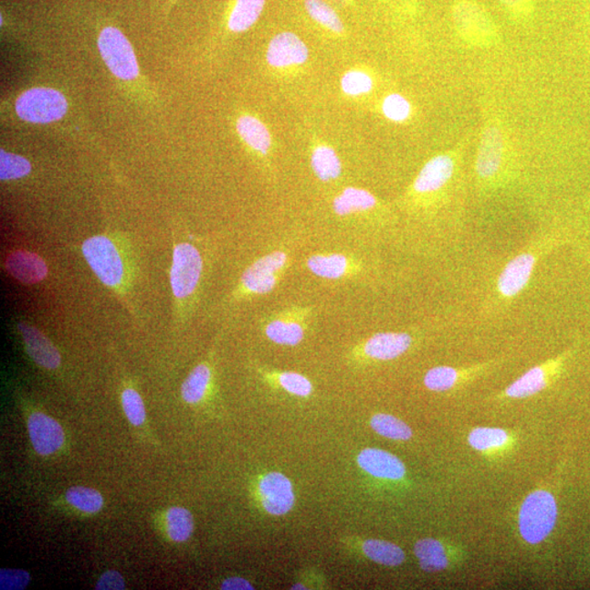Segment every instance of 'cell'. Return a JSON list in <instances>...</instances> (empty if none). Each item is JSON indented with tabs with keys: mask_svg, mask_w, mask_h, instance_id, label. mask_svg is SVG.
Listing matches in <instances>:
<instances>
[{
	"mask_svg": "<svg viewBox=\"0 0 590 590\" xmlns=\"http://www.w3.org/2000/svg\"><path fill=\"white\" fill-rule=\"evenodd\" d=\"M544 249L543 239L530 245L505 265L499 275L497 294L500 302L511 303L530 285Z\"/></svg>",
	"mask_w": 590,
	"mask_h": 590,
	"instance_id": "3",
	"label": "cell"
},
{
	"mask_svg": "<svg viewBox=\"0 0 590 590\" xmlns=\"http://www.w3.org/2000/svg\"><path fill=\"white\" fill-rule=\"evenodd\" d=\"M413 344L414 337L408 332H378L367 339L363 352L372 360L392 361L407 353Z\"/></svg>",
	"mask_w": 590,
	"mask_h": 590,
	"instance_id": "19",
	"label": "cell"
},
{
	"mask_svg": "<svg viewBox=\"0 0 590 590\" xmlns=\"http://www.w3.org/2000/svg\"><path fill=\"white\" fill-rule=\"evenodd\" d=\"M121 406L127 419L132 426L141 427L146 420V408H144L143 400L133 388H125L121 393Z\"/></svg>",
	"mask_w": 590,
	"mask_h": 590,
	"instance_id": "35",
	"label": "cell"
},
{
	"mask_svg": "<svg viewBox=\"0 0 590 590\" xmlns=\"http://www.w3.org/2000/svg\"><path fill=\"white\" fill-rule=\"evenodd\" d=\"M203 271V258L191 243H178L174 249L170 281L178 303L185 302L196 291Z\"/></svg>",
	"mask_w": 590,
	"mask_h": 590,
	"instance_id": "7",
	"label": "cell"
},
{
	"mask_svg": "<svg viewBox=\"0 0 590 590\" xmlns=\"http://www.w3.org/2000/svg\"><path fill=\"white\" fill-rule=\"evenodd\" d=\"M280 386L289 394L298 397H308L313 393V385L302 374L294 372H285L278 375Z\"/></svg>",
	"mask_w": 590,
	"mask_h": 590,
	"instance_id": "36",
	"label": "cell"
},
{
	"mask_svg": "<svg viewBox=\"0 0 590 590\" xmlns=\"http://www.w3.org/2000/svg\"><path fill=\"white\" fill-rule=\"evenodd\" d=\"M66 500L71 506L87 514H96L104 505L102 494L96 489L72 487L66 492Z\"/></svg>",
	"mask_w": 590,
	"mask_h": 590,
	"instance_id": "32",
	"label": "cell"
},
{
	"mask_svg": "<svg viewBox=\"0 0 590 590\" xmlns=\"http://www.w3.org/2000/svg\"><path fill=\"white\" fill-rule=\"evenodd\" d=\"M259 499L267 513L282 516L293 509L295 495L289 478L280 472L267 473L259 481Z\"/></svg>",
	"mask_w": 590,
	"mask_h": 590,
	"instance_id": "12",
	"label": "cell"
},
{
	"mask_svg": "<svg viewBox=\"0 0 590 590\" xmlns=\"http://www.w3.org/2000/svg\"><path fill=\"white\" fill-rule=\"evenodd\" d=\"M31 576L22 570L0 571V588L5 590H21L29 585Z\"/></svg>",
	"mask_w": 590,
	"mask_h": 590,
	"instance_id": "39",
	"label": "cell"
},
{
	"mask_svg": "<svg viewBox=\"0 0 590 590\" xmlns=\"http://www.w3.org/2000/svg\"><path fill=\"white\" fill-rule=\"evenodd\" d=\"M68 111L63 93L52 88H32L22 93L16 102V112L22 121L33 124H48L59 121Z\"/></svg>",
	"mask_w": 590,
	"mask_h": 590,
	"instance_id": "4",
	"label": "cell"
},
{
	"mask_svg": "<svg viewBox=\"0 0 590 590\" xmlns=\"http://www.w3.org/2000/svg\"><path fill=\"white\" fill-rule=\"evenodd\" d=\"M362 550L367 558L384 566L396 567L406 560L404 550L386 540L367 539L362 543Z\"/></svg>",
	"mask_w": 590,
	"mask_h": 590,
	"instance_id": "24",
	"label": "cell"
},
{
	"mask_svg": "<svg viewBox=\"0 0 590 590\" xmlns=\"http://www.w3.org/2000/svg\"><path fill=\"white\" fill-rule=\"evenodd\" d=\"M559 510L555 497L547 489H537L522 500L517 526L520 536L531 545L542 544L553 532Z\"/></svg>",
	"mask_w": 590,
	"mask_h": 590,
	"instance_id": "1",
	"label": "cell"
},
{
	"mask_svg": "<svg viewBox=\"0 0 590 590\" xmlns=\"http://www.w3.org/2000/svg\"><path fill=\"white\" fill-rule=\"evenodd\" d=\"M211 382V370L208 364L202 363L195 367L183 383L182 397L187 404L196 405L205 398Z\"/></svg>",
	"mask_w": 590,
	"mask_h": 590,
	"instance_id": "27",
	"label": "cell"
},
{
	"mask_svg": "<svg viewBox=\"0 0 590 590\" xmlns=\"http://www.w3.org/2000/svg\"><path fill=\"white\" fill-rule=\"evenodd\" d=\"M383 113L388 120L404 121L409 118L411 107L407 100L400 94H391L383 102Z\"/></svg>",
	"mask_w": 590,
	"mask_h": 590,
	"instance_id": "38",
	"label": "cell"
},
{
	"mask_svg": "<svg viewBox=\"0 0 590 590\" xmlns=\"http://www.w3.org/2000/svg\"><path fill=\"white\" fill-rule=\"evenodd\" d=\"M27 431L33 448L41 456L58 453L65 443V432L58 421L43 413H33L27 419Z\"/></svg>",
	"mask_w": 590,
	"mask_h": 590,
	"instance_id": "14",
	"label": "cell"
},
{
	"mask_svg": "<svg viewBox=\"0 0 590 590\" xmlns=\"http://www.w3.org/2000/svg\"><path fill=\"white\" fill-rule=\"evenodd\" d=\"M221 589L225 590H252V584L242 577H230L222 583Z\"/></svg>",
	"mask_w": 590,
	"mask_h": 590,
	"instance_id": "42",
	"label": "cell"
},
{
	"mask_svg": "<svg viewBox=\"0 0 590 590\" xmlns=\"http://www.w3.org/2000/svg\"><path fill=\"white\" fill-rule=\"evenodd\" d=\"M376 198L365 189L349 187L333 200V210L338 216H348L375 207Z\"/></svg>",
	"mask_w": 590,
	"mask_h": 590,
	"instance_id": "25",
	"label": "cell"
},
{
	"mask_svg": "<svg viewBox=\"0 0 590 590\" xmlns=\"http://www.w3.org/2000/svg\"><path fill=\"white\" fill-rule=\"evenodd\" d=\"M342 87V90L349 96L356 97L369 93L373 88V81L365 72L353 70L343 76Z\"/></svg>",
	"mask_w": 590,
	"mask_h": 590,
	"instance_id": "37",
	"label": "cell"
},
{
	"mask_svg": "<svg viewBox=\"0 0 590 590\" xmlns=\"http://www.w3.org/2000/svg\"><path fill=\"white\" fill-rule=\"evenodd\" d=\"M358 464L370 476L388 481H402L407 469L397 456L378 448H365L358 456Z\"/></svg>",
	"mask_w": 590,
	"mask_h": 590,
	"instance_id": "15",
	"label": "cell"
},
{
	"mask_svg": "<svg viewBox=\"0 0 590 590\" xmlns=\"http://www.w3.org/2000/svg\"><path fill=\"white\" fill-rule=\"evenodd\" d=\"M18 331L24 339L27 354L37 365L47 370H57L60 366L61 356L58 349L40 330L21 321Z\"/></svg>",
	"mask_w": 590,
	"mask_h": 590,
	"instance_id": "17",
	"label": "cell"
},
{
	"mask_svg": "<svg viewBox=\"0 0 590 590\" xmlns=\"http://www.w3.org/2000/svg\"><path fill=\"white\" fill-rule=\"evenodd\" d=\"M415 555L423 571L437 573L463 564L467 550L463 544L448 540L425 538L415 544Z\"/></svg>",
	"mask_w": 590,
	"mask_h": 590,
	"instance_id": "9",
	"label": "cell"
},
{
	"mask_svg": "<svg viewBox=\"0 0 590 590\" xmlns=\"http://www.w3.org/2000/svg\"><path fill=\"white\" fill-rule=\"evenodd\" d=\"M371 427L378 436L393 441H409L414 433L411 427L392 415L377 414L372 416Z\"/></svg>",
	"mask_w": 590,
	"mask_h": 590,
	"instance_id": "30",
	"label": "cell"
},
{
	"mask_svg": "<svg viewBox=\"0 0 590 590\" xmlns=\"http://www.w3.org/2000/svg\"><path fill=\"white\" fill-rule=\"evenodd\" d=\"M266 58L270 66L285 68L304 64L309 58V49L299 37L283 32L272 38Z\"/></svg>",
	"mask_w": 590,
	"mask_h": 590,
	"instance_id": "18",
	"label": "cell"
},
{
	"mask_svg": "<svg viewBox=\"0 0 590 590\" xmlns=\"http://www.w3.org/2000/svg\"><path fill=\"white\" fill-rule=\"evenodd\" d=\"M266 336L280 346L294 347L302 342L305 330L299 321L291 319H277L266 326Z\"/></svg>",
	"mask_w": 590,
	"mask_h": 590,
	"instance_id": "26",
	"label": "cell"
},
{
	"mask_svg": "<svg viewBox=\"0 0 590 590\" xmlns=\"http://www.w3.org/2000/svg\"><path fill=\"white\" fill-rule=\"evenodd\" d=\"M469 447L489 459H498L516 447L519 437L514 432L500 427H479L467 437Z\"/></svg>",
	"mask_w": 590,
	"mask_h": 590,
	"instance_id": "13",
	"label": "cell"
},
{
	"mask_svg": "<svg viewBox=\"0 0 590 590\" xmlns=\"http://www.w3.org/2000/svg\"><path fill=\"white\" fill-rule=\"evenodd\" d=\"M5 269L14 279L26 286L37 285L48 274L47 265L41 256L26 249L8 255Z\"/></svg>",
	"mask_w": 590,
	"mask_h": 590,
	"instance_id": "16",
	"label": "cell"
},
{
	"mask_svg": "<svg viewBox=\"0 0 590 590\" xmlns=\"http://www.w3.org/2000/svg\"><path fill=\"white\" fill-rule=\"evenodd\" d=\"M288 255L281 250L272 252L256 260L241 277V287L245 293L269 294L278 285L279 277L288 264Z\"/></svg>",
	"mask_w": 590,
	"mask_h": 590,
	"instance_id": "10",
	"label": "cell"
},
{
	"mask_svg": "<svg viewBox=\"0 0 590 590\" xmlns=\"http://www.w3.org/2000/svg\"><path fill=\"white\" fill-rule=\"evenodd\" d=\"M311 169L322 182L336 180L342 174V163L331 147L319 146L311 158Z\"/></svg>",
	"mask_w": 590,
	"mask_h": 590,
	"instance_id": "28",
	"label": "cell"
},
{
	"mask_svg": "<svg viewBox=\"0 0 590 590\" xmlns=\"http://www.w3.org/2000/svg\"><path fill=\"white\" fill-rule=\"evenodd\" d=\"M569 356L570 353L566 352L532 367L531 370H528L499 393L494 399L497 402H506V400H521L536 396L559 377Z\"/></svg>",
	"mask_w": 590,
	"mask_h": 590,
	"instance_id": "6",
	"label": "cell"
},
{
	"mask_svg": "<svg viewBox=\"0 0 590 590\" xmlns=\"http://www.w3.org/2000/svg\"><path fill=\"white\" fill-rule=\"evenodd\" d=\"M456 30L466 42L475 47H490L498 40V27L480 5L459 0L453 7Z\"/></svg>",
	"mask_w": 590,
	"mask_h": 590,
	"instance_id": "5",
	"label": "cell"
},
{
	"mask_svg": "<svg viewBox=\"0 0 590 590\" xmlns=\"http://www.w3.org/2000/svg\"><path fill=\"white\" fill-rule=\"evenodd\" d=\"M87 263L104 286L121 291L125 283V264L121 250L108 236H94L82 244Z\"/></svg>",
	"mask_w": 590,
	"mask_h": 590,
	"instance_id": "2",
	"label": "cell"
},
{
	"mask_svg": "<svg viewBox=\"0 0 590 590\" xmlns=\"http://www.w3.org/2000/svg\"><path fill=\"white\" fill-rule=\"evenodd\" d=\"M100 53L112 74L121 80H133L139 75L135 52L130 41L113 26L105 27L100 33Z\"/></svg>",
	"mask_w": 590,
	"mask_h": 590,
	"instance_id": "8",
	"label": "cell"
},
{
	"mask_svg": "<svg viewBox=\"0 0 590 590\" xmlns=\"http://www.w3.org/2000/svg\"><path fill=\"white\" fill-rule=\"evenodd\" d=\"M238 135L255 152L267 154L271 146V137L267 127L253 116L245 115L237 122Z\"/></svg>",
	"mask_w": 590,
	"mask_h": 590,
	"instance_id": "23",
	"label": "cell"
},
{
	"mask_svg": "<svg viewBox=\"0 0 590 590\" xmlns=\"http://www.w3.org/2000/svg\"><path fill=\"white\" fill-rule=\"evenodd\" d=\"M265 7V0H237L229 19L233 32H244L258 20Z\"/></svg>",
	"mask_w": 590,
	"mask_h": 590,
	"instance_id": "29",
	"label": "cell"
},
{
	"mask_svg": "<svg viewBox=\"0 0 590 590\" xmlns=\"http://www.w3.org/2000/svg\"><path fill=\"white\" fill-rule=\"evenodd\" d=\"M96 589L122 590L125 589V581L119 572L108 571L99 578Z\"/></svg>",
	"mask_w": 590,
	"mask_h": 590,
	"instance_id": "40",
	"label": "cell"
},
{
	"mask_svg": "<svg viewBox=\"0 0 590 590\" xmlns=\"http://www.w3.org/2000/svg\"><path fill=\"white\" fill-rule=\"evenodd\" d=\"M455 171L454 159L448 154L437 155L423 166L416 176L414 189L417 194H432L447 185Z\"/></svg>",
	"mask_w": 590,
	"mask_h": 590,
	"instance_id": "21",
	"label": "cell"
},
{
	"mask_svg": "<svg viewBox=\"0 0 590 590\" xmlns=\"http://www.w3.org/2000/svg\"><path fill=\"white\" fill-rule=\"evenodd\" d=\"M304 4L311 19L332 32L342 33L343 31L342 19L324 0H305Z\"/></svg>",
	"mask_w": 590,
	"mask_h": 590,
	"instance_id": "33",
	"label": "cell"
},
{
	"mask_svg": "<svg viewBox=\"0 0 590 590\" xmlns=\"http://www.w3.org/2000/svg\"><path fill=\"white\" fill-rule=\"evenodd\" d=\"M503 137L498 127L489 126L484 130L479 146L476 170L483 180L498 174L503 161Z\"/></svg>",
	"mask_w": 590,
	"mask_h": 590,
	"instance_id": "20",
	"label": "cell"
},
{
	"mask_svg": "<svg viewBox=\"0 0 590 590\" xmlns=\"http://www.w3.org/2000/svg\"><path fill=\"white\" fill-rule=\"evenodd\" d=\"M165 526L171 540L185 543L194 532L193 515L188 510L175 506L166 511Z\"/></svg>",
	"mask_w": 590,
	"mask_h": 590,
	"instance_id": "31",
	"label": "cell"
},
{
	"mask_svg": "<svg viewBox=\"0 0 590 590\" xmlns=\"http://www.w3.org/2000/svg\"><path fill=\"white\" fill-rule=\"evenodd\" d=\"M495 364V361L484 362L467 367L441 365L433 367L426 373L423 384L428 391L448 393L463 387L465 384L476 380Z\"/></svg>",
	"mask_w": 590,
	"mask_h": 590,
	"instance_id": "11",
	"label": "cell"
},
{
	"mask_svg": "<svg viewBox=\"0 0 590 590\" xmlns=\"http://www.w3.org/2000/svg\"><path fill=\"white\" fill-rule=\"evenodd\" d=\"M308 269L322 279L337 280L347 275L349 260L342 254L313 255L308 259Z\"/></svg>",
	"mask_w": 590,
	"mask_h": 590,
	"instance_id": "22",
	"label": "cell"
},
{
	"mask_svg": "<svg viewBox=\"0 0 590 590\" xmlns=\"http://www.w3.org/2000/svg\"><path fill=\"white\" fill-rule=\"evenodd\" d=\"M511 13L516 16H530L533 11L532 0H500Z\"/></svg>",
	"mask_w": 590,
	"mask_h": 590,
	"instance_id": "41",
	"label": "cell"
},
{
	"mask_svg": "<svg viewBox=\"0 0 590 590\" xmlns=\"http://www.w3.org/2000/svg\"><path fill=\"white\" fill-rule=\"evenodd\" d=\"M32 165L29 160L21 155L10 153L2 150L0 152V180L14 181L29 175Z\"/></svg>",
	"mask_w": 590,
	"mask_h": 590,
	"instance_id": "34",
	"label": "cell"
}]
</instances>
